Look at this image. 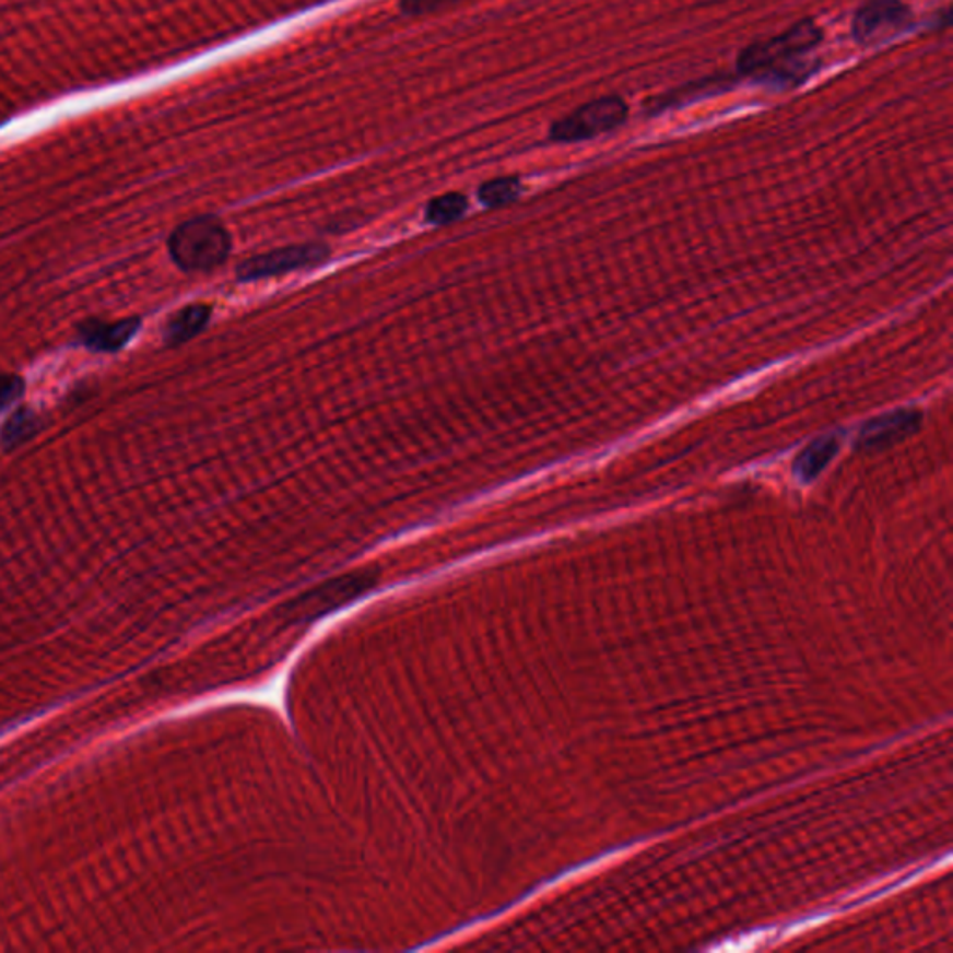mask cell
Listing matches in <instances>:
<instances>
[{
	"mask_svg": "<svg viewBox=\"0 0 953 953\" xmlns=\"http://www.w3.org/2000/svg\"><path fill=\"white\" fill-rule=\"evenodd\" d=\"M169 256L187 272H208L226 263L232 251V235L214 216H196L183 222L169 235Z\"/></svg>",
	"mask_w": 953,
	"mask_h": 953,
	"instance_id": "6da1fadb",
	"label": "cell"
},
{
	"mask_svg": "<svg viewBox=\"0 0 953 953\" xmlns=\"http://www.w3.org/2000/svg\"><path fill=\"white\" fill-rule=\"evenodd\" d=\"M822 28L815 25L814 21H799L785 34L756 42L741 50L738 57V71L741 75H758L778 63L809 57L810 52L822 44Z\"/></svg>",
	"mask_w": 953,
	"mask_h": 953,
	"instance_id": "7a4b0ae2",
	"label": "cell"
},
{
	"mask_svg": "<svg viewBox=\"0 0 953 953\" xmlns=\"http://www.w3.org/2000/svg\"><path fill=\"white\" fill-rule=\"evenodd\" d=\"M627 119V105L616 95H605L576 108L565 118L557 119L550 127V139L561 144L584 142L602 137L624 126Z\"/></svg>",
	"mask_w": 953,
	"mask_h": 953,
	"instance_id": "3957f363",
	"label": "cell"
},
{
	"mask_svg": "<svg viewBox=\"0 0 953 953\" xmlns=\"http://www.w3.org/2000/svg\"><path fill=\"white\" fill-rule=\"evenodd\" d=\"M913 12L902 0H866L851 21L854 38L864 47L884 44L909 31Z\"/></svg>",
	"mask_w": 953,
	"mask_h": 953,
	"instance_id": "277c9868",
	"label": "cell"
},
{
	"mask_svg": "<svg viewBox=\"0 0 953 953\" xmlns=\"http://www.w3.org/2000/svg\"><path fill=\"white\" fill-rule=\"evenodd\" d=\"M328 256H330L328 246L317 245V243L285 246L280 250L264 251V254H259L254 258L245 259L237 267V277L243 282L259 280V278L280 277V274L325 263Z\"/></svg>",
	"mask_w": 953,
	"mask_h": 953,
	"instance_id": "5b68a950",
	"label": "cell"
},
{
	"mask_svg": "<svg viewBox=\"0 0 953 953\" xmlns=\"http://www.w3.org/2000/svg\"><path fill=\"white\" fill-rule=\"evenodd\" d=\"M920 423L922 414L916 410H896L879 415L860 428L857 446L864 451H883L913 436Z\"/></svg>",
	"mask_w": 953,
	"mask_h": 953,
	"instance_id": "8992f818",
	"label": "cell"
},
{
	"mask_svg": "<svg viewBox=\"0 0 953 953\" xmlns=\"http://www.w3.org/2000/svg\"><path fill=\"white\" fill-rule=\"evenodd\" d=\"M139 317L118 320V322H101V320H86L79 327V339L84 346L94 352H116L134 338L139 332Z\"/></svg>",
	"mask_w": 953,
	"mask_h": 953,
	"instance_id": "52a82bcc",
	"label": "cell"
},
{
	"mask_svg": "<svg viewBox=\"0 0 953 953\" xmlns=\"http://www.w3.org/2000/svg\"><path fill=\"white\" fill-rule=\"evenodd\" d=\"M842 439L838 434H827L820 439L812 442L793 464V473L801 483H810L815 477L820 475L828 462L833 460L834 455L840 449Z\"/></svg>",
	"mask_w": 953,
	"mask_h": 953,
	"instance_id": "ba28073f",
	"label": "cell"
},
{
	"mask_svg": "<svg viewBox=\"0 0 953 953\" xmlns=\"http://www.w3.org/2000/svg\"><path fill=\"white\" fill-rule=\"evenodd\" d=\"M211 308L208 304H190L169 317L164 328V341L168 345H183L208 327Z\"/></svg>",
	"mask_w": 953,
	"mask_h": 953,
	"instance_id": "9c48e42d",
	"label": "cell"
},
{
	"mask_svg": "<svg viewBox=\"0 0 953 953\" xmlns=\"http://www.w3.org/2000/svg\"><path fill=\"white\" fill-rule=\"evenodd\" d=\"M42 420L38 414H34L28 408H20L15 414L7 421V425L2 427L0 433V444L4 449H17V447L26 444L28 439L34 438L42 431Z\"/></svg>",
	"mask_w": 953,
	"mask_h": 953,
	"instance_id": "30bf717a",
	"label": "cell"
},
{
	"mask_svg": "<svg viewBox=\"0 0 953 953\" xmlns=\"http://www.w3.org/2000/svg\"><path fill=\"white\" fill-rule=\"evenodd\" d=\"M521 195V183L518 177H497L492 181L484 183L479 189V200L486 208H503L518 200Z\"/></svg>",
	"mask_w": 953,
	"mask_h": 953,
	"instance_id": "8fae6325",
	"label": "cell"
},
{
	"mask_svg": "<svg viewBox=\"0 0 953 953\" xmlns=\"http://www.w3.org/2000/svg\"><path fill=\"white\" fill-rule=\"evenodd\" d=\"M466 211H468L466 196L458 195V192H447V195L434 198L428 203L427 213L425 214H427L428 222L438 224V226H446V224H451V222L460 219V216H464Z\"/></svg>",
	"mask_w": 953,
	"mask_h": 953,
	"instance_id": "7c38bea8",
	"label": "cell"
},
{
	"mask_svg": "<svg viewBox=\"0 0 953 953\" xmlns=\"http://www.w3.org/2000/svg\"><path fill=\"white\" fill-rule=\"evenodd\" d=\"M466 0H399V10L404 15H428V13L444 12L449 8L458 7Z\"/></svg>",
	"mask_w": 953,
	"mask_h": 953,
	"instance_id": "4fadbf2b",
	"label": "cell"
},
{
	"mask_svg": "<svg viewBox=\"0 0 953 953\" xmlns=\"http://www.w3.org/2000/svg\"><path fill=\"white\" fill-rule=\"evenodd\" d=\"M25 393L23 378L15 375H0V414L20 401Z\"/></svg>",
	"mask_w": 953,
	"mask_h": 953,
	"instance_id": "5bb4252c",
	"label": "cell"
}]
</instances>
